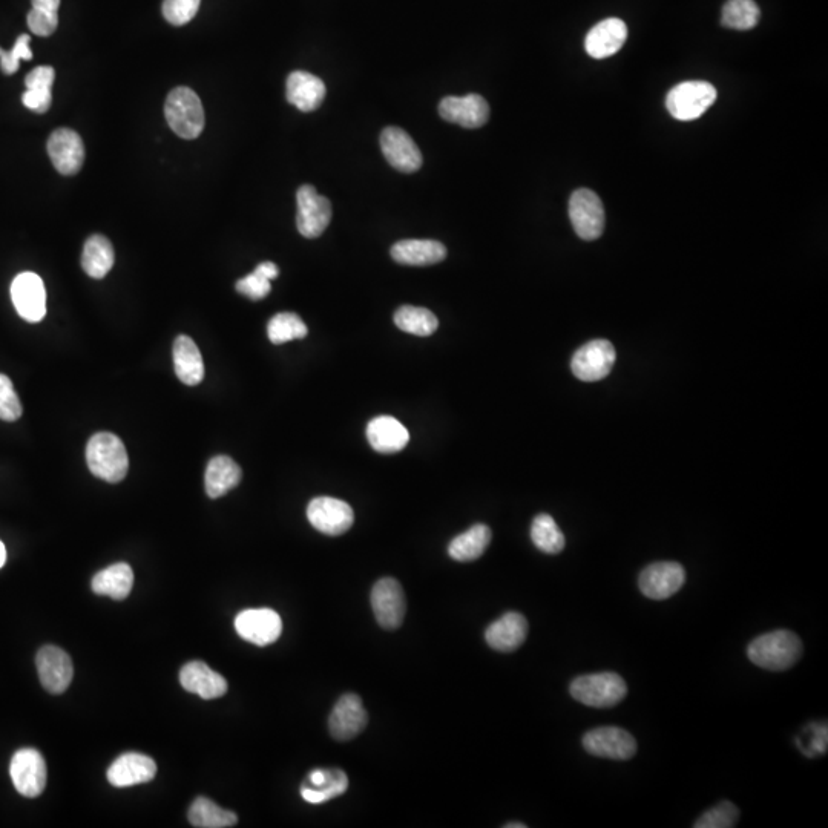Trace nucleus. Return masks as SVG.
<instances>
[{"label":"nucleus","instance_id":"bb28decb","mask_svg":"<svg viewBox=\"0 0 828 828\" xmlns=\"http://www.w3.org/2000/svg\"><path fill=\"white\" fill-rule=\"evenodd\" d=\"M367 439L378 453L393 454L407 447L410 433L398 419L378 416L368 424Z\"/></svg>","mask_w":828,"mask_h":828},{"label":"nucleus","instance_id":"8fccbe9b","mask_svg":"<svg viewBox=\"0 0 828 828\" xmlns=\"http://www.w3.org/2000/svg\"><path fill=\"white\" fill-rule=\"evenodd\" d=\"M505 828H526V825L525 824H516V822H513V824H506Z\"/></svg>","mask_w":828,"mask_h":828},{"label":"nucleus","instance_id":"412c9836","mask_svg":"<svg viewBox=\"0 0 828 828\" xmlns=\"http://www.w3.org/2000/svg\"><path fill=\"white\" fill-rule=\"evenodd\" d=\"M628 40V27L617 17L597 23L585 40V50L592 59H608L623 48Z\"/></svg>","mask_w":828,"mask_h":828},{"label":"nucleus","instance_id":"f704fd0d","mask_svg":"<svg viewBox=\"0 0 828 828\" xmlns=\"http://www.w3.org/2000/svg\"><path fill=\"white\" fill-rule=\"evenodd\" d=\"M189 822L197 828H227L237 825L238 816L200 796L189 809Z\"/></svg>","mask_w":828,"mask_h":828},{"label":"nucleus","instance_id":"5701e85b","mask_svg":"<svg viewBox=\"0 0 828 828\" xmlns=\"http://www.w3.org/2000/svg\"><path fill=\"white\" fill-rule=\"evenodd\" d=\"M528 637V621L519 612H506L485 631V640L494 651L514 652Z\"/></svg>","mask_w":828,"mask_h":828},{"label":"nucleus","instance_id":"79ce46f5","mask_svg":"<svg viewBox=\"0 0 828 828\" xmlns=\"http://www.w3.org/2000/svg\"><path fill=\"white\" fill-rule=\"evenodd\" d=\"M31 37L28 34H22L17 37L16 43L10 51H0V68L7 76H13L19 69L22 60L33 59V51L30 48Z\"/></svg>","mask_w":828,"mask_h":828},{"label":"nucleus","instance_id":"f8f14e48","mask_svg":"<svg viewBox=\"0 0 828 828\" xmlns=\"http://www.w3.org/2000/svg\"><path fill=\"white\" fill-rule=\"evenodd\" d=\"M14 787L25 798H37L46 787V763L36 749H22L14 753L10 764Z\"/></svg>","mask_w":828,"mask_h":828},{"label":"nucleus","instance_id":"c756f323","mask_svg":"<svg viewBox=\"0 0 828 828\" xmlns=\"http://www.w3.org/2000/svg\"><path fill=\"white\" fill-rule=\"evenodd\" d=\"M174 367L175 375L183 384H200L204 378V364L200 350L194 339L189 336H178L174 342Z\"/></svg>","mask_w":828,"mask_h":828},{"label":"nucleus","instance_id":"ddd939ff","mask_svg":"<svg viewBox=\"0 0 828 828\" xmlns=\"http://www.w3.org/2000/svg\"><path fill=\"white\" fill-rule=\"evenodd\" d=\"M684 582L686 571L680 563L658 562L643 569L638 586L651 600H667L683 588Z\"/></svg>","mask_w":828,"mask_h":828},{"label":"nucleus","instance_id":"4be33fe9","mask_svg":"<svg viewBox=\"0 0 828 828\" xmlns=\"http://www.w3.org/2000/svg\"><path fill=\"white\" fill-rule=\"evenodd\" d=\"M157 775L154 759L142 753H125L115 759L108 770V781L114 787H131L152 781Z\"/></svg>","mask_w":828,"mask_h":828},{"label":"nucleus","instance_id":"dca6fc26","mask_svg":"<svg viewBox=\"0 0 828 828\" xmlns=\"http://www.w3.org/2000/svg\"><path fill=\"white\" fill-rule=\"evenodd\" d=\"M36 666L40 683L50 694H63L73 681V661L57 646H43L37 652Z\"/></svg>","mask_w":828,"mask_h":828},{"label":"nucleus","instance_id":"0eeeda50","mask_svg":"<svg viewBox=\"0 0 828 828\" xmlns=\"http://www.w3.org/2000/svg\"><path fill=\"white\" fill-rule=\"evenodd\" d=\"M296 203H298L296 226H298L299 234L306 238L321 237L332 221L330 201L319 195L310 184H304L298 189Z\"/></svg>","mask_w":828,"mask_h":828},{"label":"nucleus","instance_id":"7c9ffc66","mask_svg":"<svg viewBox=\"0 0 828 828\" xmlns=\"http://www.w3.org/2000/svg\"><path fill=\"white\" fill-rule=\"evenodd\" d=\"M56 73L51 66H37L25 79L27 91L23 92L22 102L31 111L45 114L53 103V83Z\"/></svg>","mask_w":828,"mask_h":828},{"label":"nucleus","instance_id":"ea45409f","mask_svg":"<svg viewBox=\"0 0 828 828\" xmlns=\"http://www.w3.org/2000/svg\"><path fill=\"white\" fill-rule=\"evenodd\" d=\"M307 330L303 319L299 318L295 313H278L270 319L267 324V335L273 344H284V342L293 341V339L306 338Z\"/></svg>","mask_w":828,"mask_h":828},{"label":"nucleus","instance_id":"e433bc0d","mask_svg":"<svg viewBox=\"0 0 828 828\" xmlns=\"http://www.w3.org/2000/svg\"><path fill=\"white\" fill-rule=\"evenodd\" d=\"M531 540L545 554H559L565 548V536L549 514H539L531 526Z\"/></svg>","mask_w":828,"mask_h":828},{"label":"nucleus","instance_id":"37998d69","mask_svg":"<svg viewBox=\"0 0 828 828\" xmlns=\"http://www.w3.org/2000/svg\"><path fill=\"white\" fill-rule=\"evenodd\" d=\"M200 4L201 0H165L163 16L175 27H181L197 16Z\"/></svg>","mask_w":828,"mask_h":828},{"label":"nucleus","instance_id":"09e8293b","mask_svg":"<svg viewBox=\"0 0 828 828\" xmlns=\"http://www.w3.org/2000/svg\"><path fill=\"white\" fill-rule=\"evenodd\" d=\"M5 562H7V549L4 543L0 542V568L5 565Z\"/></svg>","mask_w":828,"mask_h":828},{"label":"nucleus","instance_id":"6e6552de","mask_svg":"<svg viewBox=\"0 0 828 828\" xmlns=\"http://www.w3.org/2000/svg\"><path fill=\"white\" fill-rule=\"evenodd\" d=\"M614 345L608 339H595L580 347L572 356L571 368L580 381L595 382L606 378L614 367Z\"/></svg>","mask_w":828,"mask_h":828},{"label":"nucleus","instance_id":"c85d7f7f","mask_svg":"<svg viewBox=\"0 0 828 828\" xmlns=\"http://www.w3.org/2000/svg\"><path fill=\"white\" fill-rule=\"evenodd\" d=\"M241 477L243 473L234 459H230L229 456H215L207 464L206 476H204L207 496L211 499L223 497L224 494L237 487L241 482Z\"/></svg>","mask_w":828,"mask_h":828},{"label":"nucleus","instance_id":"4468645a","mask_svg":"<svg viewBox=\"0 0 828 828\" xmlns=\"http://www.w3.org/2000/svg\"><path fill=\"white\" fill-rule=\"evenodd\" d=\"M235 629L243 640L263 648L281 637L283 620L272 609H247L235 618Z\"/></svg>","mask_w":828,"mask_h":828},{"label":"nucleus","instance_id":"423d86ee","mask_svg":"<svg viewBox=\"0 0 828 828\" xmlns=\"http://www.w3.org/2000/svg\"><path fill=\"white\" fill-rule=\"evenodd\" d=\"M569 218L575 234L582 240L594 241L605 230V207L591 189H577L569 200Z\"/></svg>","mask_w":828,"mask_h":828},{"label":"nucleus","instance_id":"f257e3e1","mask_svg":"<svg viewBox=\"0 0 828 828\" xmlns=\"http://www.w3.org/2000/svg\"><path fill=\"white\" fill-rule=\"evenodd\" d=\"M802 655L801 638L792 631H773L759 635L747 648L753 664L767 671H787Z\"/></svg>","mask_w":828,"mask_h":828},{"label":"nucleus","instance_id":"3c124183","mask_svg":"<svg viewBox=\"0 0 828 828\" xmlns=\"http://www.w3.org/2000/svg\"><path fill=\"white\" fill-rule=\"evenodd\" d=\"M0 51H2V48H0Z\"/></svg>","mask_w":828,"mask_h":828},{"label":"nucleus","instance_id":"a211bd4d","mask_svg":"<svg viewBox=\"0 0 828 828\" xmlns=\"http://www.w3.org/2000/svg\"><path fill=\"white\" fill-rule=\"evenodd\" d=\"M368 715L361 698L356 694H345L333 707L329 718V729L338 741L356 738L367 727Z\"/></svg>","mask_w":828,"mask_h":828},{"label":"nucleus","instance_id":"c03bdc74","mask_svg":"<svg viewBox=\"0 0 828 828\" xmlns=\"http://www.w3.org/2000/svg\"><path fill=\"white\" fill-rule=\"evenodd\" d=\"M22 416V404L16 395L13 382L7 375H0V419L14 422Z\"/></svg>","mask_w":828,"mask_h":828},{"label":"nucleus","instance_id":"7ed1b4c3","mask_svg":"<svg viewBox=\"0 0 828 828\" xmlns=\"http://www.w3.org/2000/svg\"><path fill=\"white\" fill-rule=\"evenodd\" d=\"M572 698L595 709L617 706L628 695L626 681L614 672L582 675L575 678L569 687Z\"/></svg>","mask_w":828,"mask_h":828},{"label":"nucleus","instance_id":"b1692460","mask_svg":"<svg viewBox=\"0 0 828 828\" xmlns=\"http://www.w3.org/2000/svg\"><path fill=\"white\" fill-rule=\"evenodd\" d=\"M180 683L191 694L203 700H215L227 692V681L223 675L212 671L203 661H191L184 664L180 672Z\"/></svg>","mask_w":828,"mask_h":828},{"label":"nucleus","instance_id":"9b49d317","mask_svg":"<svg viewBox=\"0 0 828 828\" xmlns=\"http://www.w3.org/2000/svg\"><path fill=\"white\" fill-rule=\"evenodd\" d=\"M372 608L376 621L384 629H398L404 621L407 602L401 583L391 577L379 580L372 589Z\"/></svg>","mask_w":828,"mask_h":828},{"label":"nucleus","instance_id":"a878e982","mask_svg":"<svg viewBox=\"0 0 828 828\" xmlns=\"http://www.w3.org/2000/svg\"><path fill=\"white\" fill-rule=\"evenodd\" d=\"M286 96L289 103L303 112H312L326 99V85L319 77L306 71H295L287 79Z\"/></svg>","mask_w":828,"mask_h":828},{"label":"nucleus","instance_id":"de8ad7c7","mask_svg":"<svg viewBox=\"0 0 828 828\" xmlns=\"http://www.w3.org/2000/svg\"><path fill=\"white\" fill-rule=\"evenodd\" d=\"M33 7L46 8V10L59 11L60 0H31Z\"/></svg>","mask_w":828,"mask_h":828},{"label":"nucleus","instance_id":"c9c22d12","mask_svg":"<svg viewBox=\"0 0 828 828\" xmlns=\"http://www.w3.org/2000/svg\"><path fill=\"white\" fill-rule=\"evenodd\" d=\"M395 324L399 330L416 336H430L439 327L436 315L424 307L402 306L396 310Z\"/></svg>","mask_w":828,"mask_h":828},{"label":"nucleus","instance_id":"20e7f679","mask_svg":"<svg viewBox=\"0 0 828 828\" xmlns=\"http://www.w3.org/2000/svg\"><path fill=\"white\" fill-rule=\"evenodd\" d=\"M165 115L172 131L184 140H194L203 132V103L192 89H172L166 99Z\"/></svg>","mask_w":828,"mask_h":828},{"label":"nucleus","instance_id":"1a4fd4ad","mask_svg":"<svg viewBox=\"0 0 828 828\" xmlns=\"http://www.w3.org/2000/svg\"><path fill=\"white\" fill-rule=\"evenodd\" d=\"M307 519L313 528L326 536H341L355 522L352 506L333 497H316L307 506Z\"/></svg>","mask_w":828,"mask_h":828},{"label":"nucleus","instance_id":"58836bf2","mask_svg":"<svg viewBox=\"0 0 828 828\" xmlns=\"http://www.w3.org/2000/svg\"><path fill=\"white\" fill-rule=\"evenodd\" d=\"M278 275H280V270H278L276 264L270 263V261L261 263L250 275L244 276L238 281V293L247 296L252 301H260V299H264L269 295L270 289H272L270 281L275 280Z\"/></svg>","mask_w":828,"mask_h":828},{"label":"nucleus","instance_id":"2f4dec72","mask_svg":"<svg viewBox=\"0 0 828 828\" xmlns=\"http://www.w3.org/2000/svg\"><path fill=\"white\" fill-rule=\"evenodd\" d=\"M134 585V572L128 563H115L94 575L91 586L97 595H108L114 600H125Z\"/></svg>","mask_w":828,"mask_h":828},{"label":"nucleus","instance_id":"4c0bfd02","mask_svg":"<svg viewBox=\"0 0 828 828\" xmlns=\"http://www.w3.org/2000/svg\"><path fill=\"white\" fill-rule=\"evenodd\" d=\"M761 10L755 0H727L723 7L724 27L732 30L747 31L758 25Z\"/></svg>","mask_w":828,"mask_h":828},{"label":"nucleus","instance_id":"cd10ccee","mask_svg":"<svg viewBox=\"0 0 828 828\" xmlns=\"http://www.w3.org/2000/svg\"><path fill=\"white\" fill-rule=\"evenodd\" d=\"M391 257L404 266H431L447 257L444 244L433 240H402L391 247Z\"/></svg>","mask_w":828,"mask_h":828},{"label":"nucleus","instance_id":"a19ab883","mask_svg":"<svg viewBox=\"0 0 828 828\" xmlns=\"http://www.w3.org/2000/svg\"><path fill=\"white\" fill-rule=\"evenodd\" d=\"M740 810L730 801H723L715 805L713 809L707 810L695 822V828H732L738 824Z\"/></svg>","mask_w":828,"mask_h":828},{"label":"nucleus","instance_id":"f03ea898","mask_svg":"<svg viewBox=\"0 0 828 828\" xmlns=\"http://www.w3.org/2000/svg\"><path fill=\"white\" fill-rule=\"evenodd\" d=\"M89 471L109 483L122 482L128 474L129 459L125 444L112 433H97L86 445Z\"/></svg>","mask_w":828,"mask_h":828},{"label":"nucleus","instance_id":"6ab92c4d","mask_svg":"<svg viewBox=\"0 0 828 828\" xmlns=\"http://www.w3.org/2000/svg\"><path fill=\"white\" fill-rule=\"evenodd\" d=\"M381 148L390 166L398 171L411 174L421 169V151L404 129L385 128L381 134Z\"/></svg>","mask_w":828,"mask_h":828},{"label":"nucleus","instance_id":"39448f33","mask_svg":"<svg viewBox=\"0 0 828 828\" xmlns=\"http://www.w3.org/2000/svg\"><path fill=\"white\" fill-rule=\"evenodd\" d=\"M717 100V89L712 83L703 80L683 82L671 89L666 97V108L674 119L680 122H692Z\"/></svg>","mask_w":828,"mask_h":828},{"label":"nucleus","instance_id":"9d476101","mask_svg":"<svg viewBox=\"0 0 828 828\" xmlns=\"http://www.w3.org/2000/svg\"><path fill=\"white\" fill-rule=\"evenodd\" d=\"M586 752L598 758L626 761L637 752V741L631 733L620 727H597L583 736Z\"/></svg>","mask_w":828,"mask_h":828},{"label":"nucleus","instance_id":"72a5a7b5","mask_svg":"<svg viewBox=\"0 0 828 828\" xmlns=\"http://www.w3.org/2000/svg\"><path fill=\"white\" fill-rule=\"evenodd\" d=\"M114 247L103 235H92L83 247L82 267L86 275L102 280L114 266Z\"/></svg>","mask_w":828,"mask_h":828},{"label":"nucleus","instance_id":"473e14b6","mask_svg":"<svg viewBox=\"0 0 828 828\" xmlns=\"http://www.w3.org/2000/svg\"><path fill=\"white\" fill-rule=\"evenodd\" d=\"M491 529L487 525L477 523L471 526L464 534L451 540L448 546V554L456 562H474L483 556L491 543Z\"/></svg>","mask_w":828,"mask_h":828},{"label":"nucleus","instance_id":"393cba45","mask_svg":"<svg viewBox=\"0 0 828 828\" xmlns=\"http://www.w3.org/2000/svg\"><path fill=\"white\" fill-rule=\"evenodd\" d=\"M347 789H349V778L342 770L316 769L310 772L306 784L301 789V796L310 804H322V802L344 795Z\"/></svg>","mask_w":828,"mask_h":828},{"label":"nucleus","instance_id":"a18cd8bd","mask_svg":"<svg viewBox=\"0 0 828 828\" xmlns=\"http://www.w3.org/2000/svg\"><path fill=\"white\" fill-rule=\"evenodd\" d=\"M27 22L28 27L36 36L48 37L57 30L59 16H57V11L33 7V10L28 13Z\"/></svg>","mask_w":828,"mask_h":828},{"label":"nucleus","instance_id":"49530a36","mask_svg":"<svg viewBox=\"0 0 828 828\" xmlns=\"http://www.w3.org/2000/svg\"><path fill=\"white\" fill-rule=\"evenodd\" d=\"M810 730H812V740H810L809 746L801 747L802 752L809 756V758L824 755L827 752L828 743L827 726L825 724L824 726L822 724H816V726L810 727Z\"/></svg>","mask_w":828,"mask_h":828},{"label":"nucleus","instance_id":"f3484780","mask_svg":"<svg viewBox=\"0 0 828 828\" xmlns=\"http://www.w3.org/2000/svg\"><path fill=\"white\" fill-rule=\"evenodd\" d=\"M48 155L54 168L62 175H76L85 161L82 137L73 129H56L48 138Z\"/></svg>","mask_w":828,"mask_h":828},{"label":"nucleus","instance_id":"aec40b11","mask_svg":"<svg viewBox=\"0 0 828 828\" xmlns=\"http://www.w3.org/2000/svg\"><path fill=\"white\" fill-rule=\"evenodd\" d=\"M442 119L467 129H476L490 119V105L479 94L464 97H445L439 105Z\"/></svg>","mask_w":828,"mask_h":828},{"label":"nucleus","instance_id":"2eb2a0df","mask_svg":"<svg viewBox=\"0 0 828 828\" xmlns=\"http://www.w3.org/2000/svg\"><path fill=\"white\" fill-rule=\"evenodd\" d=\"M11 299L17 313L25 321L39 322L46 315V292L42 278L33 272H23L11 284Z\"/></svg>","mask_w":828,"mask_h":828}]
</instances>
